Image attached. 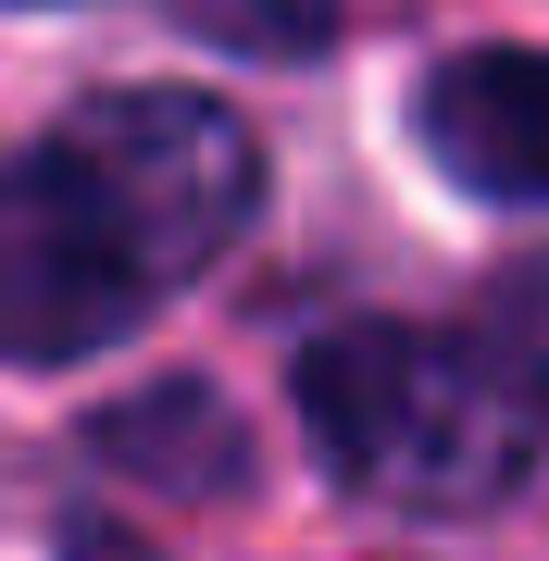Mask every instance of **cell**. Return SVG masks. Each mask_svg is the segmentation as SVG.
I'll use <instances>...</instances> for the list:
<instances>
[{"instance_id": "1", "label": "cell", "mask_w": 549, "mask_h": 561, "mask_svg": "<svg viewBox=\"0 0 549 561\" xmlns=\"http://www.w3.org/2000/svg\"><path fill=\"white\" fill-rule=\"evenodd\" d=\"M525 375L488 337H425V324H338L300 350V424L363 500L400 512H488L525 474L537 424Z\"/></svg>"}, {"instance_id": "2", "label": "cell", "mask_w": 549, "mask_h": 561, "mask_svg": "<svg viewBox=\"0 0 549 561\" xmlns=\"http://www.w3.org/2000/svg\"><path fill=\"white\" fill-rule=\"evenodd\" d=\"M50 138L88 162V187L113 201V225L138 238V262L163 287H187L250 225V201H263V150H250V125L225 113V101H201V88H125V101L62 113Z\"/></svg>"}, {"instance_id": "3", "label": "cell", "mask_w": 549, "mask_h": 561, "mask_svg": "<svg viewBox=\"0 0 549 561\" xmlns=\"http://www.w3.org/2000/svg\"><path fill=\"white\" fill-rule=\"evenodd\" d=\"M150 300L163 275L138 262L76 150L38 138L25 162H0V362H88Z\"/></svg>"}, {"instance_id": "4", "label": "cell", "mask_w": 549, "mask_h": 561, "mask_svg": "<svg viewBox=\"0 0 549 561\" xmlns=\"http://www.w3.org/2000/svg\"><path fill=\"white\" fill-rule=\"evenodd\" d=\"M425 150L474 201H549V50H462L425 76Z\"/></svg>"}, {"instance_id": "5", "label": "cell", "mask_w": 549, "mask_h": 561, "mask_svg": "<svg viewBox=\"0 0 549 561\" xmlns=\"http://www.w3.org/2000/svg\"><path fill=\"white\" fill-rule=\"evenodd\" d=\"M175 25H201L250 62H312L338 38V0H175Z\"/></svg>"}, {"instance_id": "6", "label": "cell", "mask_w": 549, "mask_h": 561, "mask_svg": "<svg viewBox=\"0 0 549 561\" xmlns=\"http://www.w3.org/2000/svg\"><path fill=\"white\" fill-rule=\"evenodd\" d=\"M512 375H525V400H549V275H525V287H500V337H488Z\"/></svg>"}]
</instances>
